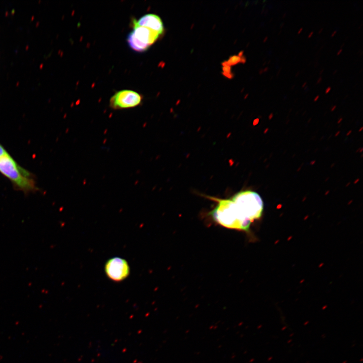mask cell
Instances as JSON below:
<instances>
[{"mask_svg":"<svg viewBox=\"0 0 363 363\" xmlns=\"http://www.w3.org/2000/svg\"><path fill=\"white\" fill-rule=\"evenodd\" d=\"M213 199L217 203L210 212V215L214 221L227 228L246 232L250 231L252 224L241 216L231 198Z\"/></svg>","mask_w":363,"mask_h":363,"instance_id":"obj_1","label":"cell"},{"mask_svg":"<svg viewBox=\"0 0 363 363\" xmlns=\"http://www.w3.org/2000/svg\"><path fill=\"white\" fill-rule=\"evenodd\" d=\"M0 173L9 179L17 190L25 194L38 190L33 174L8 154L0 158Z\"/></svg>","mask_w":363,"mask_h":363,"instance_id":"obj_2","label":"cell"},{"mask_svg":"<svg viewBox=\"0 0 363 363\" xmlns=\"http://www.w3.org/2000/svg\"><path fill=\"white\" fill-rule=\"evenodd\" d=\"M241 216L251 224L262 217L264 203L260 195L251 190L236 193L231 198Z\"/></svg>","mask_w":363,"mask_h":363,"instance_id":"obj_3","label":"cell"},{"mask_svg":"<svg viewBox=\"0 0 363 363\" xmlns=\"http://www.w3.org/2000/svg\"><path fill=\"white\" fill-rule=\"evenodd\" d=\"M133 30L127 37L131 48L137 52H144L154 44L161 35L146 27L133 26Z\"/></svg>","mask_w":363,"mask_h":363,"instance_id":"obj_4","label":"cell"},{"mask_svg":"<svg viewBox=\"0 0 363 363\" xmlns=\"http://www.w3.org/2000/svg\"><path fill=\"white\" fill-rule=\"evenodd\" d=\"M142 96L131 90H123L116 92L109 100V106L114 110L128 109L141 104Z\"/></svg>","mask_w":363,"mask_h":363,"instance_id":"obj_5","label":"cell"},{"mask_svg":"<svg viewBox=\"0 0 363 363\" xmlns=\"http://www.w3.org/2000/svg\"><path fill=\"white\" fill-rule=\"evenodd\" d=\"M107 276L115 281H120L129 274L130 269L127 261L120 258L115 257L109 259L105 266Z\"/></svg>","mask_w":363,"mask_h":363,"instance_id":"obj_6","label":"cell"},{"mask_svg":"<svg viewBox=\"0 0 363 363\" xmlns=\"http://www.w3.org/2000/svg\"><path fill=\"white\" fill-rule=\"evenodd\" d=\"M133 26H144L150 28L162 35L164 32V26L161 18L153 14H146L138 20L133 21Z\"/></svg>","mask_w":363,"mask_h":363,"instance_id":"obj_7","label":"cell"},{"mask_svg":"<svg viewBox=\"0 0 363 363\" xmlns=\"http://www.w3.org/2000/svg\"><path fill=\"white\" fill-rule=\"evenodd\" d=\"M9 154L3 145L0 144V158Z\"/></svg>","mask_w":363,"mask_h":363,"instance_id":"obj_8","label":"cell"},{"mask_svg":"<svg viewBox=\"0 0 363 363\" xmlns=\"http://www.w3.org/2000/svg\"><path fill=\"white\" fill-rule=\"evenodd\" d=\"M331 87L329 86V87H327V88L325 89V94H328V93H329L330 91H331Z\"/></svg>","mask_w":363,"mask_h":363,"instance_id":"obj_9","label":"cell"},{"mask_svg":"<svg viewBox=\"0 0 363 363\" xmlns=\"http://www.w3.org/2000/svg\"><path fill=\"white\" fill-rule=\"evenodd\" d=\"M322 81V77H320L317 80V83L319 84Z\"/></svg>","mask_w":363,"mask_h":363,"instance_id":"obj_10","label":"cell"},{"mask_svg":"<svg viewBox=\"0 0 363 363\" xmlns=\"http://www.w3.org/2000/svg\"><path fill=\"white\" fill-rule=\"evenodd\" d=\"M342 48H340V49H339V50L337 51V55L338 56V55H340V54L342 53Z\"/></svg>","mask_w":363,"mask_h":363,"instance_id":"obj_11","label":"cell"},{"mask_svg":"<svg viewBox=\"0 0 363 363\" xmlns=\"http://www.w3.org/2000/svg\"><path fill=\"white\" fill-rule=\"evenodd\" d=\"M313 34H314L313 31L311 32L309 34L308 36V38H311L312 36H313Z\"/></svg>","mask_w":363,"mask_h":363,"instance_id":"obj_12","label":"cell"},{"mask_svg":"<svg viewBox=\"0 0 363 363\" xmlns=\"http://www.w3.org/2000/svg\"><path fill=\"white\" fill-rule=\"evenodd\" d=\"M336 33H337V31L335 30V31H333L331 35V37H333L334 36H335V35L336 34Z\"/></svg>","mask_w":363,"mask_h":363,"instance_id":"obj_13","label":"cell"},{"mask_svg":"<svg viewBox=\"0 0 363 363\" xmlns=\"http://www.w3.org/2000/svg\"><path fill=\"white\" fill-rule=\"evenodd\" d=\"M302 30H303V28H302V27H301V28L298 30V32H297V34H300V33L302 32Z\"/></svg>","mask_w":363,"mask_h":363,"instance_id":"obj_14","label":"cell"},{"mask_svg":"<svg viewBox=\"0 0 363 363\" xmlns=\"http://www.w3.org/2000/svg\"><path fill=\"white\" fill-rule=\"evenodd\" d=\"M319 98V95L316 96L314 99V101H317Z\"/></svg>","mask_w":363,"mask_h":363,"instance_id":"obj_15","label":"cell"},{"mask_svg":"<svg viewBox=\"0 0 363 363\" xmlns=\"http://www.w3.org/2000/svg\"><path fill=\"white\" fill-rule=\"evenodd\" d=\"M307 84V82H305L302 84V88H304V87L306 86Z\"/></svg>","mask_w":363,"mask_h":363,"instance_id":"obj_16","label":"cell"},{"mask_svg":"<svg viewBox=\"0 0 363 363\" xmlns=\"http://www.w3.org/2000/svg\"><path fill=\"white\" fill-rule=\"evenodd\" d=\"M323 28H321V29H320V30L319 31V32H318L319 34H320V33H321V32L323 31Z\"/></svg>","mask_w":363,"mask_h":363,"instance_id":"obj_17","label":"cell"},{"mask_svg":"<svg viewBox=\"0 0 363 363\" xmlns=\"http://www.w3.org/2000/svg\"><path fill=\"white\" fill-rule=\"evenodd\" d=\"M267 39H268V37H266L265 38V39H264V42H266V41H267Z\"/></svg>","mask_w":363,"mask_h":363,"instance_id":"obj_18","label":"cell"}]
</instances>
